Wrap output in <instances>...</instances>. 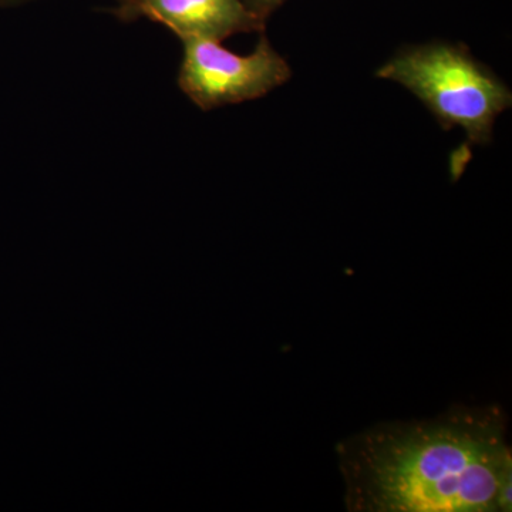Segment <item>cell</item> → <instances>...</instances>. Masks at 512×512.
I'll use <instances>...</instances> for the list:
<instances>
[{"instance_id": "5", "label": "cell", "mask_w": 512, "mask_h": 512, "mask_svg": "<svg viewBox=\"0 0 512 512\" xmlns=\"http://www.w3.org/2000/svg\"><path fill=\"white\" fill-rule=\"evenodd\" d=\"M284 2L285 0H247L251 9L258 13L262 19H266L269 13L274 12V10Z\"/></svg>"}, {"instance_id": "4", "label": "cell", "mask_w": 512, "mask_h": 512, "mask_svg": "<svg viewBox=\"0 0 512 512\" xmlns=\"http://www.w3.org/2000/svg\"><path fill=\"white\" fill-rule=\"evenodd\" d=\"M116 15L124 22L146 18L160 23L181 40L222 42L265 25L247 0H121Z\"/></svg>"}, {"instance_id": "3", "label": "cell", "mask_w": 512, "mask_h": 512, "mask_svg": "<svg viewBox=\"0 0 512 512\" xmlns=\"http://www.w3.org/2000/svg\"><path fill=\"white\" fill-rule=\"evenodd\" d=\"M181 42L184 55L178 86L201 110L259 99L291 77L288 63L265 36L248 56L237 55L215 40Z\"/></svg>"}, {"instance_id": "2", "label": "cell", "mask_w": 512, "mask_h": 512, "mask_svg": "<svg viewBox=\"0 0 512 512\" xmlns=\"http://www.w3.org/2000/svg\"><path fill=\"white\" fill-rule=\"evenodd\" d=\"M419 97L444 128L461 127L485 144L497 117L511 106L510 89L461 46L433 43L403 50L379 69Z\"/></svg>"}, {"instance_id": "1", "label": "cell", "mask_w": 512, "mask_h": 512, "mask_svg": "<svg viewBox=\"0 0 512 512\" xmlns=\"http://www.w3.org/2000/svg\"><path fill=\"white\" fill-rule=\"evenodd\" d=\"M336 457L349 512H498L512 476L508 417L495 404L382 421L340 441Z\"/></svg>"}, {"instance_id": "6", "label": "cell", "mask_w": 512, "mask_h": 512, "mask_svg": "<svg viewBox=\"0 0 512 512\" xmlns=\"http://www.w3.org/2000/svg\"><path fill=\"white\" fill-rule=\"evenodd\" d=\"M25 2V0H0V6L16 5V3ZM121 2V0H120Z\"/></svg>"}]
</instances>
